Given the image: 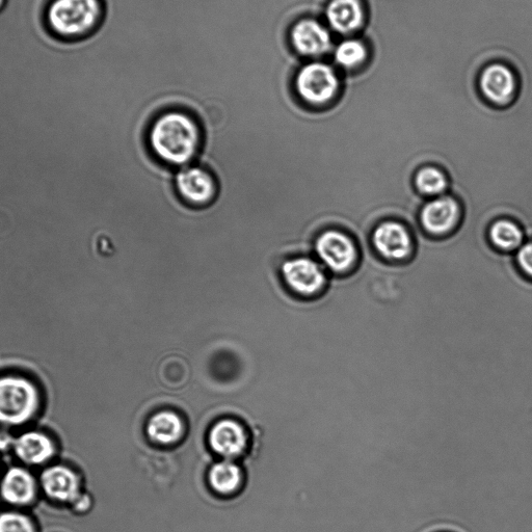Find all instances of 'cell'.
Masks as SVG:
<instances>
[{
	"instance_id": "cell-1",
	"label": "cell",
	"mask_w": 532,
	"mask_h": 532,
	"mask_svg": "<svg viewBox=\"0 0 532 532\" xmlns=\"http://www.w3.org/2000/svg\"><path fill=\"white\" fill-rule=\"evenodd\" d=\"M148 142L153 155L171 167L191 165L202 147V131L195 119L182 112H168L150 127Z\"/></svg>"
},
{
	"instance_id": "cell-2",
	"label": "cell",
	"mask_w": 532,
	"mask_h": 532,
	"mask_svg": "<svg viewBox=\"0 0 532 532\" xmlns=\"http://www.w3.org/2000/svg\"><path fill=\"white\" fill-rule=\"evenodd\" d=\"M279 273L286 289L303 300L322 296L330 280L325 266L309 255L285 259L280 265Z\"/></svg>"
},
{
	"instance_id": "cell-3",
	"label": "cell",
	"mask_w": 532,
	"mask_h": 532,
	"mask_svg": "<svg viewBox=\"0 0 532 532\" xmlns=\"http://www.w3.org/2000/svg\"><path fill=\"white\" fill-rule=\"evenodd\" d=\"M99 0H55L48 11L53 32L64 37H79L91 32L100 20Z\"/></svg>"
},
{
	"instance_id": "cell-4",
	"label": "cell",
	"mask_w": 532,
	"mask_h": 532,
	"mask_svg": "<svg viewBox=\"0 0 532 532\" xmlns=\"http://www.w3.org/2000/svg\"><path fill=\"white\" fill-rule=\"evenodd\" d=\"M39 408L35 385L20 377L0 378V423L16 427L30 421Z\"/></svg>"
},
{
	"instance_id": "cell-5",
	"label": "cell",
	"mask_w": 532,
	"mask_h": 532,
	"mask_svg": "<svg viewBox=\"0 0 532 532\" xmlns=\"http://www.w3.org/2000/svg\"><path fill=\"white\" fill-rule=\"evenodd\" d=\"M313 251L329 274L337 276L350 273L359 258L355 239L348 232L337 228L319 232L313 242Z\"/></svg>"
},
{
	"instance_id": "cell-6",
	"label": "cell",
	"mask_w": 532,
	"mask_h": 532,
	"mask_svg": "<svg viewBox=\"0 0 532 532\" xmlns=\"http://www.w3.org/2000/svg\"><path fill=\"white\" fill-rule=\"evenodd\" d=\"M178 197L189 206L202 208L215 202L219 194V184L214 174L202 166L181 168L175 178Z\"/></svg>"
},
{
	"instance_id": "cell-7",
	"label": "cell",
	"mask_w": 532,
	"mask_h": 532,
	"mask_svg": "<svg viewBox=\"0 0 532 532\" xmlns=\"http://www.w3.org/2000/svg\"><path fill=\"white\" fill-rule=\"evenodd\" d=\"M376 253L388 262H404L414 252V239L410 229L401 221L387 219L378 223L370 234Z\"/></svg>"
},
{
	"instance_id": "cell-8",
	"label": "cell",
	"mask_w": 532,
	"mask_h": 532,
	"mask_svg": "<svg viewBox=\"0 0 532 532\" xmlns=\"http://www.w3.org/2000/svg\"><path fill=\"white\" fill-rule=\"evenodd\" d=\"M296 89L304 102L312 106H323L335 98L339 79L331 66L313 62L299 71Z\"/></svg>"
},
{
	"instance_id": "cell-9",
	"label": "cell",
	"mask_w": 532,
	"mask_h": 532,
	"mask_svg": "<svg viewBox=\"0 0 532 532\" xmlns=\"http://www.w3.org/2000/svg\"><path fill=\"white\" fill-rule=\"evenodd\" d=\"M462 217L460 201L449 193L425 201L418 212L421 228L432 237L448 236L458 228Z\"/></svg>"
},
{
	"instance_id": "cell-10",
	"label": "cell",
	"mask_w": 532,
	"mask_h": 532,
	"mask_svg": "<svg viewBox=\"0 0 532 532\" xmlns=\"http://www.w3.org/2000/svg\"><path fill=\"white\" fill-rule=\"evenodd\" d=\"M248 444L249 437L244 425L234 419L218 421L209 433L211 449L226 460L243 456Z\"/></svg>"
},
{
	"instance_id": "cell-11",
	"label": "cell",
	"mask_w": 532,
	"mask_h": 532,
	"mask_svg": "<svg viewBox=\"0 0 532 532\" xmlns=\"http://www.w3.org/2000/svg\"><path fill=\"white\" fill-rule=\"evenodd\" d=\"M292 45L302 56L317 58L326 55L332 47L330 32L314 19H302L290 33Z\"/></svg>"
},
{
	"instance_id": "cell-12",
	"label": "cell",
	"mask_w": 532,
	"mask_h": 532,
	"mask_svg": "<svg viewBox=\"0 0 532 532\" xmlns=\"http://www.w3.org/2000/svg\"><path fill=\"white\" fill-rule=\"evenodd\" d=\"M480 88L485 98L498 106L509 104L515 97L517 81L507 66L494 64L487 67L480 78Z\"/></svg>"
},
{
	"instance_id": "cell-13",
	"label": "cell",
	"mask_w": 532,
	"mask_h": 532,
	"mask_svg": "<svg viewBox=\"0 0 532 532\" xmlns=\"http://www.w3.org/2000/svg\"><path fill=\"white\" fill-rule=\"evenodd\" d=\"M41 486L45 494L56 501L73 503L79 493L76 474L65 466H52L41 475Z\"/></svg>"
},
{
	"instance_id": "cell-14",
	"label": "cell",
	"mask_w": 532,
	"mask_h": 532,
	"mask_svg": "<svg viewBox=\"0 0 532 532\" xmlns=\"http://www.w3.org/2000/svg\"><path fill=\"white\" fill-rule=\"evenodd\" d=\"M183 418L174 411H162L154 414L147 424V434L151 442L161 446L178 444L185 435Z\"/></svg>"
},
{
	"instance_id": "cell-15",
	"label": "cell",
	"mask_w": 532,
	"mask_h": 532,
	"mask_svg": "<svg viewBox=\"0 0 532 532\" xmlns=\"http://www.w3.org/2000/svg\"><path fill=\"white\" fill-rule=\"evenodd\" d=\"M0 495L13 505H26L36 497L34 476L23 468L14 467L4 475L0 484Z\"/></svg>"
},
{
	"instance_id": "cell-16",
	"label": "cell",
	"mask_w": 532,
	"mask_h": 532,
	"mask_svg": "<svg viewBox=\"0 0 532 532\" xmlns=\"http://www.w3.org/2000/svg\"><path fill=\"white\" fill-rule=\"evenodd\" d=\"M326 15L331 28L340 34L356 32L364 21L360 0H331Z\"/></svg>"
},
{
	"instance_id": "cell-17",
	"label": "cell",
	"mask_w": 532,
	"mask_h": 532,
	"mask_svg": "<svg viewBox=\"0 0 532 532\" xmlns=\"http://www.w3.org/2000/svg\"><path fill=\"white\" fill-rule=\"evenodd\" d=\"M13 449L19 460L28 465H42L55 455V446L46 435L28 432L15 439Z\"/></svg>"
},
{
	"instance_id": "cell-18",
	"label": "cell",
	"mask_w": 532,
	"mask_h": 532,
	"mask_svg": "<svg viewBox=\"0 0 532 532\" xmlns=\"http://www.w3.org/2000/svg\"><path fill=\"white\" fill-rule=\"evenodd\" d=\"M525 237L520 224L510 218L495 220L488 230L491 245L504 253L515 254L524 244Z\"/></svg>"
},
{
	"instance_id": "cell-19",
	"label": "cell",
	"mask_w": 532,
	"mask_h": 532,
	"mask_svg": "<svg viewBox=\"0 0 532 532\" xmlns=\"http://www.w3.org/2000/svg\"><path fill=\"white\" fill-rule=\"evenodd\" d=\"M208 481L211 489L219 495L233 496L242 490L245 475L232 460H225L210 469Z\"/></svg>"
},
{
	"instance_id": "cell-20",
	"label": "cell",
	"mask_w": 532,
	"mask_h": 532,
	"mask_svg": "<svg viewBox=\"0 0 532 532\" xmlns=\"http://www.w3.org/2000/svg\"><path fill=\"white\" fill-rule=\"evenodd\" d=\"M413 184L416 192L425 199H433L449 192V179L438 166L420 167L414 174Z\"/></svg>"
},
{
	"instance_id": "cell-21",
	"label": "cell",
	"mask_w": 532,
	"mask_h": 532,
	"mask_svg": "<svg viewBox=\"0 0 532 532\" xmlns=\"http://www.w3.org/2000/svg\"><path fill=\"white\" fill-rule=\"evenodd\" d=\"M365 44L359 40H345L335 49L334 58L343 68L353 69L362 65L367 59Z\"/></svg>"
},
{
	"instance_id": "cell-22",
	"label": "cell",
	"mask_w": 532,
	"mask_h": 532,
	"mask_svg": "<svg viewBox=\"0 0 532 532\" xmlns=\"http://www.w3.org/2000/svg\"><path fill=\"white\" fill-rule=\"evenodd\" d=\"M0 532H35L32 521L19 513L0 514Z\"/></svg>"
},
{
	"instance_id": "cell-23",
	"label": "cell",
	"mask_w": 532,
	"mask_h": 532,
	"mask_svg": "<svg viewBox=\"0 0 532 532\" xmlns=\"http://www.w3.org/2000/svg\"><path fill=\"white\" fill-rule=\"evenodd\" d=\"M515 259L521 273L532 280V239L515 253Z\"/></svg>"
},
{
	"instance_id": "cell-24",
	"label": "cell",
	"mask_w": 532,
	"mask_h": 532,
	"mask_svg": "<svg viewBox=\"0 0 532 532\" xmlns=\"http://www.w3.org/2000/svg\"><path fill=\"white\" fill-rule=\"evenodd\" d=\"M15 439L11 437V434L4 430H0V451H7L13 448Z\"/></svg>"
},
{
	"instance_id": "cell-25",
	"label": "cell",
	"mask_w": 532,
	"mask_h": 532,
	"mask_svg": "<svg viewBox=\"0 0 532 532\" xmlns=\"http://www.w3.org/2000/svg\"><path fill=\"white\" fill-rule=\"evenodd\" d=\"M73 505L76 511H85L89 508L90 500L87 496L79 495Z\"/></svg>"
},
{
	"instance_id": "cell-26",
	"label": "cell",
	"mask_w": 532,
	"mask_h": 532,
	"mask_svg": "<svg viewBox=\"0 0 532 532\" xmlns=\"http://www.w3.org/2000/svg\"><path fill=\"white\" fill-rule=\"evenodd\" d=\"M5 4H6V0H0V10L4 8Z\"/></svg>"
}]
</instances>
